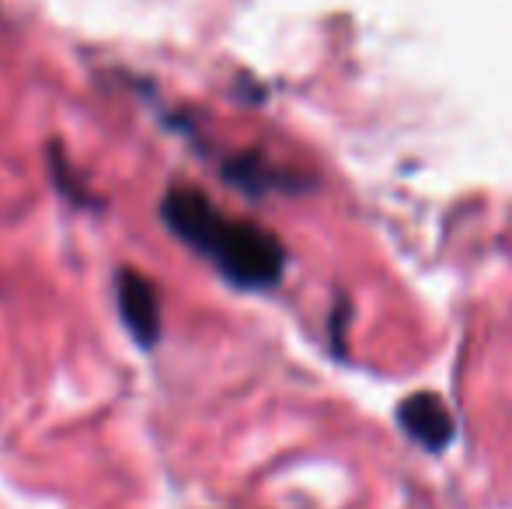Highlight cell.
Returning a JSON list of instances; mask_svg holds the SVG:
<instances>
[{"label": "cell", "mask_w": 512, "mask_h": 509, "mask_svg": "<svg viewBox=\"0 0 512 509\" xmlns=\"http://www.w3.org/2000/svg\"><path fill=\"white\" fill-rule=\"evenodd\" d=\"M161 217L192 252L213 262L216 272L241 290H265L283 276V241L251 220L227 217L206 192L175 185L164 196Z\"/></svg>", "instance_id": "1"}, {"label": "cell", "mask_w": 512, "mask_h": 509, "mask_svg": "<svg viewBox=\"0 0 512 509\" xmlns=\"http://www.w3.org/2000/svg\"><path fill=\"white\" fill-rule=\"evenodd\" d=\"M115 304H119V318L126 332L140 349H154L161 342L164 318H161V293L143 272L122 269L115 276Z\"/></svg>", "instance_id": "2"}, {"label": "cell", "mask_w": 512, "mask_h": 509, "mask_svg": "<svg viewBox=\"0 0 512 509\" xmlns=\"http://www.w3.org/2000/svg\"><path fill=\"white\" fill-rule=\"evenodd\" d=\"M398 422L411 440H415L422 450H429V454H443V450L453 443V436H457V422H453L446 401L429 391H418L401 401Z\"/></svg>", "instance_id": "3"}]
</instances>
